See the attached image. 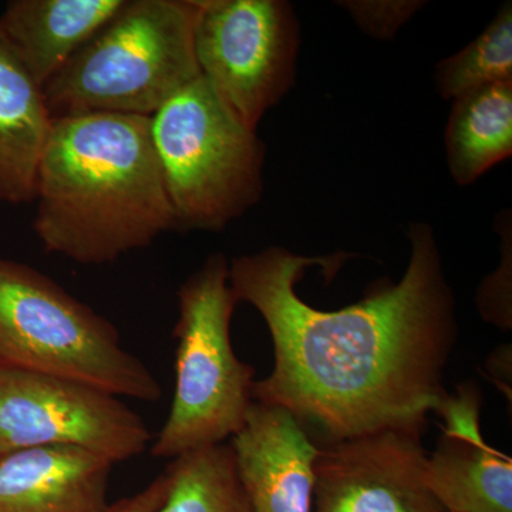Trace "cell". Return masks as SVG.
Masks as SVG:
<instances>
[{
  "label": "cell",
  "instance_id": "obj_1",
  "mask_svg": "<svg viewBox=\"0 0 512 512\" xmlns=\"http://www.w3.org/2000/svg\"><path fill=\"white\" fill-rule=\"evenodd\" d=\"M409 239L402 279L376 282L338 311L313 308L295 286L315 265L332 279L345 252L311 258L268 247L229 264L238 302L261 313L274 343V370L254 383L252 399L291 413L316 444L384 430L423 436L447 396L456 298L430 225L414 222Z\"/></svg>",
  "mask_w": 512,
  "mask_h": 512
},
{
  "label": "cell",
  "instance_id": "obj_2",
  "mask_svg": "<svg viewBox=\"0 0 512 512\" xmlns=\"http://www.w3.org/2000/svg\"><path fill=\"white\" fill-rule=\"evenodd\" d=\"M35 202L43 248L76 264H111L175 229L148 117L53 120Z\"/></svg>",
  "mask_w": 512,
  "mask_h": 512
},
{
  "label": "cell",
  "instance_id": "obj_3",
  "mask_svg": "<svg viewBox=\"0 0 512 512\" xmlns=\"http://www.w3.org/2000/svg\"><path fill=\"white\" fill-rule=\"evenodd\" d=\"M195 0H126L43 87L53 120L83 114L151 117L201 76Z\"/></svg>",
  "mask_w": 512,
  "mask_h": 512
},
{
  "label": "cell",
  "instance_id": "obj_4",
  "mask_svg": "<svg viewBox=\"0 0 512 512\" xmlns=\"http://www.w3.org/2000/svg\"><path fill=\"white\" fill-rule=\"evenodd\" d=\"M0 367L66 377L157 402L161 386L116 326L52 278L0 256Z\"/></svg>",
  "mask_w": 512,
  "mask_h": 512
},
{
  "label": "cell",
  "instance_id": "obj_5",
  "mask_svg": "<svg viewBox=\"0 0 512 512\" xmlns=\"http://www.w3.org/2000/svg\"><path fill=\"white\" fill-rule=\"evenodd\" d=\"M175 390L170 413L151 454L184 456L227 443L244 427L254 389V367L235 355L231 320L238 299L229 285V262L212 254L177 292Z\"/></svg>",
  "mask_w": 512,
  "mask_h": 512
},
{
  "label": "cell",
  "instance_id": "obj_6",
  "mask_svg": "<svg viewBox=\"0 0 512 512\" xmlns=\"http://www.w3.org/2000/svg\"><path fill=\"white\" fill-rule=\"evenodd\" d=\"M175 229L222 231L264 192L265 144L198 77L150 119Z\"/></svg>",
  "mask_w": 512,
  "mask_h": 512
},
{
  "label": "cell",
  "instance_id": "obj_7",
  "mask_svg": "<svg viewBox=\"0 0 512 512\" xmlns=\"http://www.w3.org/2000/svg\"><path fill=\"white\" fill-rule=\"evenodd\" d=\"M202 79L251 127L292 89L301 29L284 0H195Z\"/></svg>",
  "mask_w": 512,
  "mask_h": 512
},
{
  "label": "cell",
  "instance_id": "obj_8",
  "mask_svg": "<svg viewBox=\"0 0 512 512\" xmlns=\"http://www.w3.org/2000/svg\"><path fill=\"white\" fill-rule=\"evenodd\" d=\"M151 433L119 397L66 377L0 367V454L76 447L123 463L147 450Z\"/></svg>",
  "mask_w": 512,
  "mask_h": 512
},
{
  "label": "cell",
  "instance_id": "obj_9",
  "mask_svg": "<svg viewBox=\"0 0 512 512\" xmlns=\"http://www.w3.org/2000/svg\"><path fill=\"white\" fill-rule=\"evenodd\" d=\"M421 437L384 430L318 444L313 512H448L427 485Z\"/></svg>",
  "mask_w": 512,
  "mask_h": 512
},
{
  "label": "cell",
  "instance_id": "obj_10",
  "mask_svg": "<svg viewBox=\"0 0 512 512\" xmlns=\"http://www.w3.org/2000/svg\"><path fill=\"white\" fill-rule=\"evenodd\" d=\"M481 407L477 384L463 383L436 410L444 424L426 481L448 512H512V460L485 441Z\"/></svg>",
  "mask_w": 512,
  "mask_h": 512
},
{
  "label": "cell",
  "instance_id": "obj_11",
  "mask_svg": "<svg viewBox=\"0 0 512 512\" xmlns=\"http://www.w3.org/2000/svg\"><path fill=\"white\" fill-rule=\"evenodd\" d=\"M229 444L251 512H313L319 448L291 413L254 402Z\"/></svg>",
  "mask_w": 512,
  "mask_h": 512
},
{
  "label": "cell",
  "instance_id": "obj_12",
  "mask_svg": "<svg viewBox=\"0 0 512 512\" xmlns=\"http://www.w3.org/2000/svg\"><path fill=\"white\" fill-rule=\"evenodd\" d=\"M113 466L76 447L0 454V512H106Z\"/></svg>",
  "mask_w": 512,
  "mask_h": 512
},
{
  "label": "cell",
  "instance_id": "obj_13",
  "mask_svg": "<svg viewBox=\"0 0 512 512\" xmlns=\"http://www.w3.org/2000/svg\"><path fill=\"white\" fill-rule=\"evenodd\" d=\"M126 0H10L0 35L40 87L107 22Z\"/></svg>",
  "mask_w": 512,
  "mask_h": 512
},
{
  "label": "cell",
  "instance_id": "obj_14",
  "mask_svg": "<svg viewBox=\"0 0 512 512\" xmlns=\"http://www.w3.org/2000/svg\"><path fill=\"white\" fill-rule=\"evenodd\" d=\"M53 119L43 89L0 35V202L35 201L37 168Z\"/></svg>",
  "mask_w": 512,
  "mask_h": 512
},
{
  "label": "cell",
  "instance_id": "obj_15",
  "mask_svg": "<svg viewBox=\"0 0 512 512\" xmlns=\"http://www.w3.org/2000/svg\"><path fill=\"white\" fill-rule=\"evenodd\" d=\"M447 164L458 185L512 154V82L481 87L453 100L446 128Z\"/></svg>",
  "mask_w": 512,
  "mask_h": 512
},
{
  "label": "cell",
  "instance_id": "obj_16",
  "mask_svg": "<svg viewBox=\"0 0 512 512\" xmlns=\"http://www.w3.org/2000/svg\"><path fill=\"white\" fill-rule=\"evenodd\" d=\"M164 473L168 490L157 512H251L229 443L174 458Z\"/></svg>",
  "mask_w": 512,
  "mask_h": 512
},
{
  "label": "cell",
  "instance_id": "obj_17",
  "mask_svg": "<svg viewBox=\"0 0 512 512\" xmlns=\"http://www.w3.org/2000/svg\"><path fill=\"white\" fill-rule=\"evenodd\" d=\"M512 82V6L505 3L470 45L436 66L434 83L446 100L481 87Z\"/></svg>",
  "mask_w": 512,
  "mask_h": 512
},
{
  "label": "cell",
  "instance_id": "obj_18",
  "mask_svg": "<svg viewBox=\"0 0 512 512\" xmlns=\"http://www.w3.org/2000/svg\"><path fill=\"white\" fill-rule=\"evenodd\" d=\"M338 5L348 10L359 28L367 35L376 39H390L412 19L424 2L349 0V2H339Z\"/></svg>",
  "mask_w": 512,
  "mask_h": 512
},
{
  "label": "cell",
  "instance_id": "obj_19",
  "mask_svg": "<svg viewBox=\"0 0 512 512\" xmlns=\"http://www.w3.org/2000/svg\"><path fill=\"white\" fill-rule=\"evenodd\" d=\"M167 490V476L165 473H161L137 494L110 504L106 512H157L164 503Z\"/></svg>",
  "mask_w": 512,
  "mask_h": 512
}]
</instances>
